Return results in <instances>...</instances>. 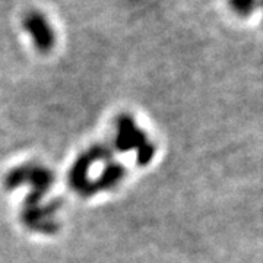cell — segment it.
Masks as SVG:
<instances>
[{"label": "cell", "mask_w": 263, "mask_h": 263, "mask_svg": "<svg viewBox=\"0 0 263 263\" xmlns=\"http://www.w3.org/2000/svg\"><path fill=\"white\" fill-rule=\"evenodd\" d=\"M54 183V174L51 170L38 164H25L10 170L5 177V186L8 190H15L24 184L31 186L29 195L25 199V205H38L46 196Z\"/></svg>", "instance_id": "cell-1"}, {"label": "cell", "mask_w": 263, "mask_h": 263, "mask_svg": "<svg viewBox=\"0 0 263 263\" xmlns=\"http://www.w3.org/2000/svg\"><path fill=\"white\" fill-rule=\"evenodd\" d=\"M113 157V148L105 143L92 145L88 151L79 155V158L73 162L72 168L69 170L67 181L69 186L81 196H92L95 195L94 180L89 179V170L95 162L110 161Z\"/></svg>", "instance_id": "cell-2"}, {"label": "cell", "mask_w": 263, "mask_h": 263, "mask_svg": "<svg viewBox=\"0 0 263 263\" xmlns=\"http://www.w3.org/2000/svg\"><path fill=\"white\" fill-rule=\"evenodd\" d=\"M22 27L27 31L34 47L47 54L56 46V34L47 16L37 9H29L22 16Z\"/></svg>", "instance_id": "cell-3"}, {"label": "cell", "mask_w": 263, "mask_h": 263, "mask_svg": "<svg viewBox=\"0 0 263 263\" xmlns=\"http://www.w3.org/2000/svg\"><path fill=\"white\" fill-rule=\"evenodd\" d=\"M60 208L59 200L50 202L47 206L38 205H25L24 211L21 214L22 224L37 233H44V234H53L59 230V224L54 219V214Z\"/></svg>", "instance_id": "cell-4"}, {"label": "cell", "mask_w": 263, "mask_h": 263, "mask_svg": "<svg viewBox=\"0 0 263 263\" xmlns=\"http://www.w3.org/2000/svg\"><path fill=\"white\" fill-rule=\"evenodd\" d=\"M148 141L145 132L138 127L136 122L129 114H122L116 120V138L114 148L120 152L138 151L145 142Z\"/></svg>", "instance_id": "cell-5"}, {"label": "cell", "mask_w": 263, "mask_h": 263, "mask_svg": "<svg viewBox=\"0 0 263 263\" xmlns=\"http://www.w3.org/2000/svg\"><path fill=\"white\" fill-rule=\"evenodd\" d=\"M126 176V168L120 162H107L101 174L94 180L95 193L101 190H111L114 189Z\"/></svg>", "instance_id": "cell-6"}, {"label": "cell", "mask_w": 263, "mask_h": 263, "mask_svg": "<svg viewBox=\"0 0 263 263\" xmlns=\"http://www.w3.org/2000/svg\"><path fill=\"white\" fill-rule=\"evenodd\" d=\"M230 9L240 18H249L259 8V0H228Z\"/></svg>", "instance_id": "cell-7"}, {"label": "cell", "mask_w": 263, "mask_h": 263, "mask_svg": "<svg viewBox=\"0 0 263 263\" xmlns=\"http://www.w3.org/2000/svg\"><path fill=\"white\" fill-rule=\"evenodd\" d=\"M154 155H155V145L148 139L139 149L136 151V161L139 165H146L152 161Z\"/></svg>", "instance_id": "cell-8"}, {"label": "cell", "mask_w": 263, "mask_h": 263, "mask_svg": "<svg viewBox=\"0 0 263 263\" xmlns=\"http://www.w3.org/2000/svg\"><path fill=\"white\" fill-rule=\"evenodd\" d=\"M259 6L263 9V0H259Z\"/></svg>", "instance_id": "cell-9"}]
</instances>
